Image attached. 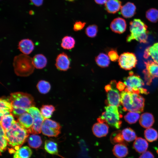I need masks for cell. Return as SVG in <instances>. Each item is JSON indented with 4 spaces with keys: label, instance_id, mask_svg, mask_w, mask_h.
I'll return each mask as SVG.
<instances>
[{
    "label": "cell",
    "instance_id": "28",
    "mask_svg": "<svg viewBox=\"0 0 158 158\" xmlns=\"http://www.w3.org/2000/svg\"><path fill=\"white\" fill-rule=\"evenodd\" d=\"M30 148L27 146L20 148L15 152L13 158H29L32 154Z\"/></svg>",
    "mask_w": 158,
    "mask_h": 158
},
{
    "label": "cell",
    "instance_id": "23",
    "mask_svg": "<svg viewBox=\"0 0 158 158\" xmlns=\"http://www.w3.org/2000/svg\"><path fill=\"white\" fill-rule=\"evenodd\" d=\"M133 147L135 150L139 153H143L146 151L148 146V143L144 139L137 138L133 144Z\"/></svg>",
    "mask_w": 158,
    "mask_h": 158
},
{
    "label": "cell",
    "instance_id": "33",
    "mask_svg": "<svg viewBox=\"0 0 158 158\" xmlns=\"http://www.w3.org/2000/svg\"><path fill=\"white\" fill-rule=\"evenodd\" d=\"M42 140L41 137L37 135L33 134L30 135L28 139V143L31 147L37 148L41 145Z\"/></svg>",
    "mask_w": 158,
    "mask_h": 158
},
{
    "label": "cell",
    "instance_id": "17",
    "mask_svg": "<svg viewBox=\"0 0 158 158\" xmlns=\"http://www.w3.org/2000/svg\"><path fill=\"white\" fill-rule=\"evenodd\" d=\"M17 122L23 128L28 130L33 124V118L29 113L25 112L18 118Z\"/></svg>",
    "mask_w": 158,
    "mask_h": 158
},
{
    "label": "cell",
    "instance_id": "15",
    "mask_svg": "<svg viewBox=\"0 0 158 158\" xmlns=\"http://www.w3.org/2000/svg\"><path fill=\"white\" fill-rule=\"evenodd\" d=\"M18 48L23 54L28 55L31 53L34 48L33 42L28 39H23L20 40L18 45Z\"/></svg>",
    "mask_w": 158,
    "mask_h": 158
},
{
    "label": "cell",
    "instance_id": "34",
    "mask_svg": "<svg viewBox=\"0 0 158 158\" xmlns=\"http://www.w3.org/2000/svg\"><path fill=\"white\" fill-rule=\"evenodd\" d=\"M55 110L54 107L52 105H43L40 109L41 114L45 119H48L51 116Z\"/></svg>",
    "mask_w": 158,
    "mask_h": 158
},
{
    "label": "cell",
    "instance_id": "24",
    "mask_svg": "<svg viewBox=\"0 0 158 158\" xmlns=\"http://www.w3.org/2000/svg\"><path fill=\"white\" fill-rule=\"evenodd\" d=\"M126 145L123 144H116L112 150L114 154L118 158L126 157L128 154V150Z\"/></svg>",
    "mask_w": 158,
    "mask_h": 158
},
{
    "label": "cell",
    "instance_id": "3",
    "mask_svg": "<svg viewBox=\"0 0 158 158\" xmlns=\"http://www.w3.org/2000/svg\"><path fill=\"white\" fill-rule=\"evenodd\" d=\"M130 34L126 37V41L135 40L140 43L147 42L148 31L147 26L140 19H135L130 23Z\"/></svg>",
    "mask_w": 158,
    "mask_h": 158
},
{
    "label": "cell",
    "instance_id": "12",
    "mask_svg": "<svg viewBox=\"0 0 158 158\" xmlns=\"http://www.w3.org/2000/svg\"><path fill=\"white\" fill-rule=\"evenodd\" d=\"M71 61L68 55L62 52L57 56L55 64L57 69L61 71H66L70 68Z\"/></svg>",
    "mask_w": 158,
    "mask_h": 158
},
{
    "label": "cell",
    "instance_id": "11",
    "mask_svg": "<svg viewBox=\"0 0 158 158\" xmlns=\"http://www.w3.org/2000/svg\"><path fill=\"white\" fill-rule=\"evenodd\" d=\"M144 63L146 68L143 72L148 84L150 83L152 78H158V64L152 61H148Z\"/></svg>",
    "mask_w": 158,
    "mask_h": 158
},
{
    "label": "cell",
    "instance_id": "44",
    "mask_svg": "<svg viewBox=\"0 0 158 158\" xmlns=\"http://www.w3.org/2000/svg\"><path fill=\"white\" fill-rule=\"evenodd\" d=\"M126 85L123 83L119 81L117 83L116 87L118 90L120 91H123L126 88Z\"/></svg>",
    "mask_w": 158,
    "mask_h": 158
},
{
    "label": "cell",
    "instance_id": "4",
    "mask_svg": "<svg viewBox=\"0 0 158 158\" xmlns=\"http://www.w3.org/2000/svg\"><path fill=\"white\" fill-rule=\"evenodd\" d=\"M13 65L16 74L21 76H26L32 74L35 68L32 58L27 55L20 54L14 58Z\"/></svg>",
    "mask_w": 158,
    "mask_h": 158
},
{
    "label": "cell",
    "instance_id": "30",
    "mask_svg": "<svg viewBox=\"0 0 158 158\" xmlns=\"http://www.w3.org/2000/svg\"><path fill=\"white\" fill-rule=\"evenodd\" d=\"M75 43V40L73 37L66 36L62 38L61 46L63 49H71L74 47Z\"/></svg>",
    "mask_w": 158,
    "mask_h": 158
},
{
    "label": "cell",
    "instance_id": "29",
    "mask_svg": "<svg viewBox=\"0 0 158 158\" xmlns=\"http://www.w3.org/2000/svg\"><path fill=\"white\" fill-rule=\"evenodd\" d=\"M110 141L113 144H123L126 145L127 144L123 137L121 131L119 130L112 133L110 136Z\"/></svg>",
    "mask_w": 158,
    "mask_h": 158
},
{
    "label": "cell",
    "instance_id": "19",
    "mask_svg": "<svg viewBox=\"0 0 158 158\" xmlns=\"http://www.w3.org/2000/svg\"><path fill=\"white\" fill-rule=\"evenodd\" d=\"M136 7L134 4L128 2L121 6V13L122 15L126 18H130L135 13Z\"/></svg>",
    "mask_w": 158,
    "mask_h": 158
},
{
    "label": "cell",
    "instance_id": "16",
    "mask_svg": "<svg viewBox=\"0 0 158 158\" xmlns=\"http://www.w3.org/2000/svg\"><path fill=\"white\" fill-rule=\"evenodd\" d=\"M33 123L32 126L28 131L29 133L39 134L41 132V128L44 119L42 115L33 117Z\"/></svg>",
    "mask_w": 158,
    "mask_h": 158
},
{
    "label": "cell",
    "instance_id": "20",
    "mask_svg": "<svg viewBox=\"0 0 158 158\" xmlns=\"http://www.w3.org/2000/svg\"><path fill=\"white\" fill-rule=\"evenodd\" d=\"M0 118L11 114L12 105L9 99L1 98L0 100Z\"/></svg>",
    "mask_w": 158,
    "mask_h": 158
},
{
    "label": "cell",
    "instance_id": "22",
    "mask_svg": "<svg viewBox=\"0 0 158 158\" xmlns=\"http://www.w3.org/2000/svg\"><path fill=\"white\" fill-rule=\"evenodd\" d=\"M154 122L153 116L152 114L147 112L142 114L139 120V123L140 125L145 128H150L152 126Z\"/></svg>",
    "mask_w": 158,
    "mask_h": 158
},
{
    "label": "cell",
    "instance_id": "38",
    "mask_svg": "<svg viewBox=\"0 0 158 158\" xmlns=\"http://www.w3.org/2000/svg\"><path fill=\"white\" fill-rule=\"evenodd\" d=\"M37 87L39 92L43 94H45L48 92L51 88L50 83L44 80L39 81L37 85Z\"/></svg>",
    "mask_w": 158,
    "mask_h": 158
},
{
    "label": "cell",
    "instance_id": "13",
    "mask_svg": "<svg viewBox=\"0 0 158 158\" xmlns=\"http://www.w3.org/2000/svg\"><path fill=\"white\" fill-rule=\"evenodd\" d=\"M126 26L125 20L122 18L118 17L112 20L110 25V28L113 32L121 34L125 31Z\"/></svg>",
    "mask_w": 158,
    "mask_h": 158
},
{
    "label": "cell",
    "instance_id": "25",
    "mask_svg": "<svg viewBox=\"0 0 158 158\" xmlns=\"http://www.w3.org/2000/svg\"><path fill=\"white\" fill-rule=\"evenodd\" d=\"M16 122L11 114L5 115L0 118V125L5 131L8 130Z\"/></svg>",
    "mask_w": 158,
    "mask_h": 158
},
{
    "label": "cell",
    "instance_id": "7",
    "mask_svg": "<svg viewBox=\"0 0 158 158\" xmlns=\"http://www.w3.org/2000/svg\"><path fill=\"white\" fill-rule=\"evenodd\" d=\"M104 108L105 111L102 113L100 117L111 127L119 129L121 125L122 121L120 118L122 116L119 112L117 107L108 105Z\"/></svg>",
    "mask_w": 158,
    "mask_h": 158
},
{
    "label": "cell",
    "instance_id": "14",
    "mask_svg": "<svg viewBox=\"0 0 158 158\" xmlns=\"http://www.w3.org/2000/svg\"><path fill=\"white\" fill-rule=\"evenodd\" d=\"M109 127L106 123L98 122L93 125L92 130L93 134L97 137L105 136L109 132Z\"/></svg>",
    "mask_w": 158,
    "mask_h": 158
},
{
    "label": "cell",
    "instance_id": "42",
    "mask_svg": "<svg viewBox=\"0 0 158 158\" xmlns=\"http://www.w3.org/2000/svg\"><path fill=\"white\" fill-rule=\"evenodd\" d=\"M86 24L85 22L80 21L75 22L73 25V29L75 31H78L82 29Z\"/></svg>",
    "mask_w": 158,
    "mask_h": 158
},
{
    "label": "cell",
    "instance_id": "21",
    "mask_svg": "<svg viewBox=\"0 0 158 158\" xmlns=\"http://www.w3.org/2000/svg\"><path fill=\"white\" fill-rule=\"evenodd\" d=\"M105 7L108 12L114 14L121 8V2L120 0H107L105 4Z\"/></svg>",
    "mask_w": 158,
    "mask_h": 158
},
{
    "label": "cell",
    "instance_id": "10",
    "mask_svg": "<svg viewBox=\"0 0 158 158\" xmlns=\"http://www.w3.org/2000/svg\"><path fill=\"white\" fill-rule=\"evenodd\" d=\"M118 61L120 67L126 70H131L135 67L137 63L135 54L129 52L122 54L119 56Z\"/></svg>",
    "mask_w": 158,
    "mask_h": 158
},
{
    "label": "cell",
    "instance_id": "27",
    "mask_svg": "<svg viewBox=\"0 0 158 158\" xmlns=\"http://www.w3.org/2000/svg\"><path fill=\"white\" fill-rule=\"evenodd\" d=\"M110 60L108 55L103 53L99 54L95 59L97 65L102 68H106L109 66L110 63Z\"/></svg>",
    "mask_w": 158,
    "mask_h": 158
},
{
    "label": "cell",
    "instance_id": "39",
    "mask_svg": "<svg viewBox=\"0 0 158 158\" xmlns=\"http://www.w3.org/2000/svg\"><path fill=\"white\" fill-rule=\"evenodd\" d=\"M8 142L5 136V131L0 126V146L1 152L5 151L6 149Z\"/></svg>",
    "mask_w": 158,
    "mask_h": 158
},
{
    "label": "cell",
    "instance_id": "1",
    "mask_svg": "<svg viewBox=\"0 0 158 158\" xmlns=\"http://www.w3.org/2000/svg\"><path fill=\"white\" fill-rule=\"evenodd\" d=\"M121 104L125 111L138 112H142L144 109L145 99L139 94L128 92H121Z\"/></svg>",
    "mask_w": 158,
    "mask_h": 158
},
{
    "label": "cell",
    "instance_id": "5",
    "mask_svg": "<svg viewBox=\"0 0 158 158\" xmlns=\"http://www.w3.org/2000/svg\"><path fill=\"white\" fill-rule=\"evenodd\" d=\"M12 108H20L26 110L34 106L35 103L33 97L30 95L21 92L12 93L9 98Z\"/></svg>",
    "mask_w": 158,
    "mask_h": 158
},
{
    "label": "cell",
    "instance_id": "36",
    "mask_svg": "<svg viewBox=\"0 0 158 158\" xmlns=\"http://www.w3.org/2000/svg\"><path fill=\"white\" fill-rule=\"evenodd\" d=\"M139 113L136 112L129 111L124 116V119L129 123H135L139 118L140 115Z\"/></svg>",
    "mask_w": 158,
    "mask_h": 158
},
{
    "label": "cell",
    "instance_id": "26",
    "mask_svg": "<svg viewBox=\"0 0 158 158\" xmlns=\"http://www.w3.org/2000/svg\"><path fill=\"white\" fill-rule=\"evenodd\" d=\"M33 62L35 68L41 69L46 66L47 60L46 57L42 54L35 55L32 58Z\"/></svg>",
    "mask_w": 158,
    "mask_h": 158
},
{
    "label": "cell",
    "instance_id": "18",
    "mask_svg": "<svg viewBox=\"0 0 158 158\" xmlns=\"http://www.w3.org/2000/svg\"><path fill=\"white\" fill-rule=\"evenodd\" d=\"M143 57L145 59L151 57L154 62L158 64V42L147 48L145 51Z\"/></svg>",
    "mask_w": 158,
    "mask_h": 158
},
{
    "label": "cell",
    "instance_id": "8",
    "mask_svg": "<svg viewBox=\"0 0 158 158\" xmlns=\"http://www.w3.org/2000/svg\"><path fill=\"white\" fill-rule=\"evenodd\" d=\"M117 83L115 80H112L105 86L104 89L107 93L108 105L118 107L121 104V95L116 87Z\"/></svg>",
    "mask_w": 158,
    "mask_h": 158
},
{
    "label": "cell",
    "instance_id": "45",
    "mask_svg": "<svg viewBox=\"0 0 158 158\" xmlns=\"http://www.w3.org/2000/svg\"><path fill=\"white\" fill-rule=\"evenodd\" d=\"M30 1L36 6H39L42 5L43 0H30Z\"/></svg>",
    "mask_w": 158,
    "mask_h": 158
},
{
    "label": "cell",
    "instance_id": "6",
    "mask_svg": "<svg viewBox=\"0 0 158 158\" xmlns=\"http://www.w3.org/2000/svg\"><path fill=\"white\" fill-rule=\"evenodd\" d=\"M123 83L126 85L124 91L138 94H147V90L143 87L144 83L138 75L132 71L129 73V76L124 79Z\"/></svg>",
    "mask_w": 158,
    "mask_h": 158
},
{
    "label": "cell",
    "instance_id": "2",
    "mask_svg": "<svg viewBox=\"0 0 158 158\" xmlns=\"http://www.w3.org/2000/svg\"><path fill=\"white\" fill-rule=\"evenodd\" d=\"M5 131L8 145L17 150L24 143L29 135L28 130L16 121L8 130Z\"/></svg>",
    "mask_w": 158,
    "mask_h": 158
},
{
    "label": "cell",
    "instance_id": "40",
    "mask_svg": "<svg viewBox=\"0 0 158 158\" xmlns=\"http://www.w3.org/2000/svg\"><path fill=\"white\" fill-rule=\"evenodd\" d=\"M98 31V26L95 24L89 25L85 29L86 34L88 37L90 38L95 37L97 34Z\"/></svg>",
    "mask_w": 158,
    "mask_h": 158
},
{
    "label": "cell",
    "instance_id": "46",
    "mask_svg": "<svg viewBox=\"0 0 158 158\" xmlns=\"http://www.w3.org/2000/svg\"><path fill=\"white\" fill-rule=\"evenodd\" d=\"M95 2L99 4H103L106 3L107 0H94Z\"/></svg>",
    "mask_w": 158,
    "mask_h": 158
},
{
    "label": "cell",
    "instance_id": "32",
    "mask_svg": "<svg viewBox=\"0 0 158 158\" xmlns=\"http://www.w3.org/2000/svg\"><path fill=\"white\" fill-rule=\"evenodd\" d=\"M57 143L53 141L47 140L45 141L44 149L49 154L59 155Z\"/></svg>",
    "mask_w": 158,
    "mask_h": 158
},
{
    "label": "cell",
    "instance_id": "37",
    "mask_svg": "<svg viewBox=\"0 0 158 158\" xmlns=\"http://www.w3.org/2000/svg\"><path fill=\"white\" fill-rule=\"evenodd\" d=\"M146 17L151 22H157L158 21V10L155 8L150 9L146 12Z\"/></svg>",
    "mask_w": 158,
    "mask_h": 158
},
{
    "label": "cell",
    "instance_id": "31",
    "mask_svg": "<svg viewBox=\"0 0 158 158\" xmlns=\"http://www.w3.org/2000/svg\"><path fill=\"white\" fill-rule=\"evenodd\" d=\"M121 133L123 137L126 142L132 141L137 138L135 132L130 128L123 129L121 131Z\"/></svg>",
    "mask_w": 158,
    "mask_h": 158
},
{
    "label": "cell",
    "instance_id": "41",
    "mask_svg": "<svg viewBox=\"0 0 158 158\" xmlns=\"http://www.w3.org/2000/svg\"><path fill=\"white\" fill-rule=\"evenodd\" d=\"M108 56L110 60L115 62L118 60L119 56L116 50L111 49L108 53Z\"/></svg>",
    "mask_w": 158,
    "mask_h": 158
},
{
    "label": "cell",
    "instance_id": "43",
    "mask_svg": "<svg viewBox=\"0 0 158 158\" xmlns=\"http://www.w3.org/2000/svg\"><path fill=\"white\" fill-rule=\"evenodd\" d=\"M139 158H154L153 154L149 151H146L142 153Z\"/></svg>",
    "mask_w": 158,
    "mask_h": 158
},
{
    "label": "cell",
    "instance_id": "35",
    "mask_svg": "<svg viewBox=\"0 0 158 158\" xmlns=\"http://www.w3.org/2000/svg\"><path fill=\"white\" fill-rule=\"evenodd\" d=\"M144 136L146 139L150 142L157 140L158 133L157 131L152 128H147L144 131Z\"/></svg>",
    "mask_w": 158,
    "mask_h": 158
},
{
    "label": "cell",
    "instance_id": "9",
    "mask_svg": "<svg viewBox=\"0 0 158 158\" xmlns=\"http://www.w3.org/2000/svg\"><path fill=\"white\" fill-rule=\"evenodd\" d=\"M61 126L57 122L49 119H45L41 128V132L48 137H56L60 133Z\"/></svg>",
    "mask_w": 158,
    "mask_h": 158
}]
</instances>
